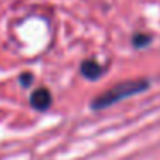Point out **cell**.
<instances>
[{"label": "cell", "mask_w": 160, "mask_h": 160, "mask_svg": "<svg viewBox=\"0 0 160 160\" xmlns=\"http://www.w3.org/2000/svg\"><path fill=\"white\" fill-rule=\"evenodd\" d=\"M148 88V81L145 79H129V81H122L117 83L110 88V90L103 91L102 95H98L93 102H91V107L95 110H100V108H107L110 105L117 103V102L124 100L128 97L132 95H138L141 91H145Z\"/></svg>", "instance_id": "6da1fadb"}, {"label": "cell", "mask_w": 160, "mask_h": 160, "mask_svg": "<svg viewBox=\"0 0 160 160\" xmlns=\"http://www.w3.org/2000/svg\"><path fill=\"white\" fill-rule=\"evenodd\" d=\"M52 103V95L47 88H36L31 93V105L36 110H47Z\"/></svg>", "instance_id": "7a4b0ae2"}, {"label": "cell", "mask_w": 160, "mask_h": 160, "mask_svg": "<svg viewBox=\"0 0 160 160\" xmlns=\"http://www.w3.org/2000/svg\"><path fill=\"white\" fill-rule=\"evenodd\" d=\"M81 74L88 79H98V78L103 74V67L93 59H88L81 64Z\"/></svg>", "instance_id": "3957f363"}, {"label": "cell", "mask_w": 160, "mask_h": 160, "mask_svg": "<svg viewBox=\"0 0 160 160\" xmlns=\"http://www.w3.org/2000/svg\"><path fill=\"white\" fill-rule=\"evenodd\" d=\"M150 42V36H146V35H134L132 36V45L134 47H138V48H141V47H146V43Z\"/></svg>", "instance_id": "277c9868"}, {"label": "cell", "mask_w": 160, "mask_h": 160, "mask_svg": "<svg viewBox=\"0 0 160 160\" xmlns=\"http://www.w3.org/2000/svg\"><path fill=\"white\" fill-rule=\"evenodd\" d=\"M19 81H21V84H22L24 88L31 86V83H33V74H29V72H22V76L19 78Z\"/></svg>", "instance_id": "5b68a950"}]
</instances>
